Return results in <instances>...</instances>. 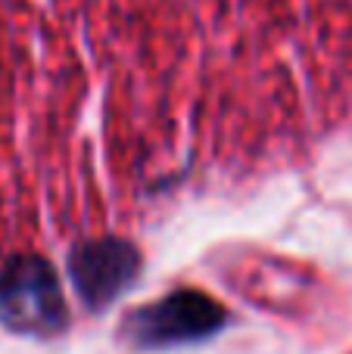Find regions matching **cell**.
Here are the masks:
<instances>
[{
    "label": "cell",
    "mask_w": 352,
    "mask_h": 354,
    "mask_svg": "<svg viewBox=\"0 0 352 354\" xmlns=\"http://www.w3.org/2000/svg\"><path fill=\"white\" fill-rule=\"evenodd\" d=\"M0 301L10 314L22 317L25 326L50 324L60 311L56 301V280L41 268V264H19L10 268L0 283Z\"/></svg>",
    "instance_id": "1"
}]
</instances>
